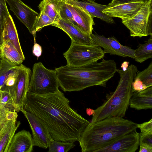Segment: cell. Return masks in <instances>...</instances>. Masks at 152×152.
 Masks as SVG:
<instances>
[{
  "mask_svg": "<svg viewBox=\"0 0 152 152\" xmlns=\"http://www.w3.org/2000/svg\"><path fill=\"white\" fill-rule=\"evenodd\" d=\"M70 102L59 89L41 95L28 92L23 109L43 122L53 140L74 142L90 122L72 108Z\"/></svg>",
  "mask_w": 152,
  "mask_h": 152,
  "instance_id": "obj_1",
  "label": "cell"
},
{
  "mask_svg": "<svg viewBox=\"0 0 152 152\" xmlns=\"http://www.w3.org/2000/svg\"><path fill=\"white\" fill-rule=\"evenodd\" d=\"M114 61L103 59L78 66L66 64L56 68L59 87L64 92L79 91L95 86L105 87L117 72Z\"/></svg>",
  "mask_w": 152,
  "mask_h": 152,
  "instance_id": "obj_2",
  "label": "cell"
},
{
  "mask_svg": "<svg viewBox=\"0 0 152 152\" xmlns=\"http://www.w3.org/2000/svg\"><path fill=\"white\" fill-rule=\"evenodd\" d=\"M137 124L121 117H108L90 122L79 141L82 152H96L123 135L136 130Z\"/></svg>",
  "mask_w": 152,
  "mask_h": 152,
  "instance_id": "obj_3",
  "label": "cell"
},
{
  "mask_svg": "<svg viewBox=\"0 0 152 152\" xmlns=\"http://www.w3.org/2000/svg\"><path fill=\"white\" fill-rule=\"evenodd\" d=\"M138 70L134 64L125 71L117 69L120 79L115 91L106 94L103 104L94 110L91 122L111 117H124L129 106L131 96V86Z\"/></svg>",
  "mask_w": 152,
  "mask_h": 152,
  "instance_id": "obj_4",
  "label": "cell"
},
{
  "mask_svg": "<svg viewBox=\"0 0 152 152\" xmlns=\"http://www.w3.org/2000/svg\"><path fill=\"white\" fill-rule=\"evenodd\" d=\"M59 85L56 70L47 68L40 62L34 64L28 92L44 95L54 93Z\"/></svg>",
  "mask_w": 152,
  "mask_h": 152,
  "instance_id": "obj_5",
  "label": "cell"
},
{
  "mask_svg": "<svg viewBox=\"0 0 152 152\" xmlns=\"http://www.w3.org/2000/svg\"><path fill=\"white\" fill-rule=\"evenodd\" d=\"M133 37L152 36V1H145L138 12L131 18L122 20Z\"/></svg>",
  "mask_w": 152,
  "mask_h": 152,
  "instance_id": "obj_6",
  "label": "cell"
},
{
  "mask_svg": "<svg viewBox=\"0 0 152 152\" xmlns=\"http://www.w3.org/2000/svg\"><path fill=\"white\" fill-rule=\"evenodd\" d=\"M105 54L101 47L97 45H87L71 43L63 55L67 65L78 66L97 62L103 58Z\"/></svg>",
  "mask_w": 152,
  "mask_h": 152,
  "instance_id": "obj_7",
  "label": "cell"
},
{
  "mask_svg": "<svg viewBox=\"0 0 152 152\" xmlns=\"http://www.w3.org/2000/svg\"><path fill=\"white\" fill-rule=\"evenodd\" d=\"M17 82L13 93L10 94L14 111L19 112L23 109L28 93L31 71L22 64L20 65Z\"/></svg>",
  "mask_w": 152,
  "mask_h": 152,
  "instance_id": "obj_8",
  "label": "cell"
},
{
  "mask_svg": "<svg viewBox=\"0 0 152 152\" xmlns=\"http://www.w3.org/2000/svg\"><path fill=\"white\" fill-rule=\"evenodd\" d=\"M27 119L32 132L34 146L48 148L53 139L45 124L38 117L23 109L20 111Z\"/></svg>",
  "mask_w": 152,
  "mask_h": 152,
  "instance_id": "obj_9",
  "label": "cell"
},
{
  "mask_svg": "<svg viewBox=\"0 0 152 152\" xmlns=\"http://www.w3.org/2000/svg\"><path fill=\"white\" fill-rule=\"evenodd\" d=\"M91 36L97 45L103 48L105 53L129 57L134 59V50L122 45L114 37L107 38L103 35L92 33Z\"/></svg>",
  "mask_w": 152,
  "mask_h": 152,
  "instance_id": "obj_10",
  "label": "cell"
},
{
  "mask_svg": "<svg viewBox=\"0 0 152 152\" xmlns=\"http://www.w3.org/2000/svg\"><path fill=\"white\" fill-rule=\"evenodd\" d=\"M6 1L14 15L26 26L34 37H36V32L34 26L39 14L21 0H6Z\"/></svg>",
  "mask_w": 152,
  "mask_h": 152,
  "instance_id": "obj_11",
  "label": "cell"
},
{
  "mask_svg": "<svg viewBox=\"0 0 152 152\" xmlns=\"http://www.w3.org/2000/svg\"><path fill=\"white\" fill-rule=\"evenodd\" d=\"M139 145V133L136 130L121 136L96 152H135Z\"/></svg>",
  "mask_w": 152,
  "mask_h": 152,
  "instance_id": "obj_12",
  "label": "cell"
},
{
  "mask_svg": "<svg viewBox=\"0 0 152 152\" xmlns=\"http://www.w3.org/2000/svg\"><path fill=\"white\" fill-rule=\"evenodd\" d=\"M51 26L57 27L65 32L70 38L71 43L87 45H97L91 36L82 31L69 21L60 19Z\"/></svg>",
  "mask_w": 152,
  "mask_h": 152,
  "instance_id": "obj_13",
  "label": "cell"
},
{
  "mask_svg": "<svg viewBox=\"0 0 152 152\" xmlns=\"http://www.w3.org/2000/svg\"><path fill=\"white\" fill-rule=\"evenodd\" d=\"M0 62V90L13 91L17 82L20 65H12L1 60Z\"/></svg>",
  "mask_w": 152,
  "mask_h": 152,
  "instance_id": "obj_14",
  "label": "cell"
},
{
  "mask_svg": "<svg viewBox=\"0 0 152 152\" xmlns=\"http://www.w3.org/2000/svg\"><path fill=\"white\" fill-rule=\"evenodd\" d=\"M144 1L127 3L106 7L102 12L111 17L129 19L134 16L139 11Z\"/></svg>",
  "mask_w": 152,
  "mask_h": 152,
  "instance_id": "obj_15",
  "label": "cell"
},
{
  "mask_svg": "<svg viewBox=\"0 0 152 152\" xmlns=\"http://www.w3.org/2000/svg\"><path fill=\"white\" fill-rule=\"evenodd\" d=\"M66 3L79 7L88 12L94 18L96 17L110 23H115L112 17L102 12V11L107 7V5L99 4L94 0H65Z\"/></svg>",
  "mask_w": 152,
  "mask_h": 152,
  "instance_id": "obj_16",
  "label": "cell"
},
{
  "mask_svg": "<svg viewBox=\"0 0 152 152\" xmlns=\"http://www.w3.org/2000/svg\"><path fill=\"white\" fill-rule=\"evenodd\" d=\"M67 6L72 14L76 27L91 36L93 26L95 25L93 18L88 12L79 7L69 4H67Z\"/></svg>",
  "mask_w": 152,
  "mask_h": 152,
  "instance_id": "obj_17",
  "label": "cell"
},
{
  "mask_svg": "<svg viewBox=\"0 0 152 152\" xmlns=\"http://www.w3.org/2000/svg\"><path fill=\"white\" fill-rule=\"evenodd\" d=\"M32 136L25 130H21L13 137L7 152H31L33 150Z\"/></svg>",
  "mask_w": 152,
  "mask_h": 152,
  "instance_id": "obj_18",
  "label": "cell"
},
{
  "mask_svg": "<svg viewBox=\"0 0 152 152\" xmlns=\"http://www.w3.org/2000/svg\"><path fill=\"white\" fill-rule=\"evenodd\" d=\"M129 105L137 110L152 108V86L139 92L132 93Z\"/></svg>",
  "mask_w": 152,
  "mask_h": 152,
  "instance_id": "obj_19",
  "label": "cell"
},
{
  "mask_svg": "<svg viewBox=\"0 0 152 152\" xmlns=\"http://www.w3.org/2000/svg\"><path fill=\"white\" fill-rule=\"evenodd\" d=\"M0 60L13 66H19L25 59L9 40L4 41L0 46Z\"/></svg>",
  "mask_w": 152,
  "mask_h": 152,
  "instance_id": "obj_20",
  "label": "cell"
},
{
  "mask_svg": "<svg viewBox=\"0 0 152 152\" xmlns=\"http://www.w3.org/2000/svg\"><path fill=\"white\" fill-rule=\"evenodd\" d=\"M3 38V42L5 40L9 41L21 55L25 57L20 45L14 22L10 15L8 17L4 23Z\"/></svg>",
  "mask_w": 152,
  "mask_h": 152,
  "instance_id": "obj_21",
  "label": "cell"
},
{
  "mask_svg": "<svg viewBox=\"0 0 152 152\" xmlns=\"http://www.w3.org/2000/svg\"><path fill=\"white\" fill-rule=\"evenodd\" d=\"M20 124L17 119L10 121L0 135V152H7L15 133Z\"/></svg>",
  "mask_w": 152,
  "mask_h": 152,
  "instance_id": "obj_22",
  "label": "cell"
},
{
  "mask_svg": "<svg viewBox=\"0 0 152 152\" xmlns=\"http://www.w3.org/2000/svg\"><path fill=\"white\" fill-rule=\"evenodd\" d=\"M63 0H42L38 7L40 11L43 12L52 20L53 23H55L60 19L59 10Z\"/></svg>",
  "mask_w": 152,
  "mask_h": 152,
  "instance_id": "obj_23",
  "label": "cell"
},
{
  "mask_svg": "<svg viewBox=\"0 0 152 152\" xmlns=\"http://www.w3.org/2000/svg\"><path fill=\"white\" fill-rule=\"evenodd\" d=\"M150 36L144 44H139L134 50V59L138 62L141 63L152 58V36Z\"/></svg>",
  "mask_w": 152,
  "mask_h": 152,
  "instance_id": "obj_24",
  "label": "cell"
},
{
  "mask_svg": "<svg viewBox=\"0 0 152 152\" xmlns=\"http://www.w3.org/2000/svg\"><path fill=\"white\" fill-rule=\"evenodd\" d=\"M73 142L58 141L52 139L48 147L49 152H67L73 148Z\"/></svg>",
  "mask_w": 152,
  "mask_h": 152,
  "instance_id": "obj_25",
  "label": "cell"
},
{
  "mask_svg": "<svg viewBox=\"0 0 152 152\" xmlns=\"http://www.w3.org/2000/svg\"><path fill=\"white\" fill-rule=\"evenodd\" d=\"M10 15L6 0H0V46L3 42V33L4 23Z\"/></svg>",
  "mask_w": 152,
  "mask_h": 152,
  "instance_id": "obj_26",
  "label": "cell"
},
{
  "mask_svg": "<svg viewBox=\"0 0 152 152\" xmlns=\"http://www.w3.org/2000/svg\"><path fill=\"white\" fill-rule=\"evenodd\" d=\"M135 78L141 80L147 88L152 86V62L143 71H138Z\"/></svg>",
  "mask_w": 152,
  "mask_h": 152,
  "instance_id": "obj_27",
  "label": "cell"
},
{
  "mask_svg": "<svg viewBox=\"0 0 152 152\" xmlns=\"http://www.w3.org/2000/svg\"><path fill=\"white\" fill-rule=\"evenodd\" d=\"M53 23L52 20L43 12L40 11L37 17L34 24L35 32L40 31L43 27L51 25Z\"/></svg>",
  "mask_w": 152,
  "mask_h": 152,
  "instance_id": "obj_28",
  "label": "cell"
},
{
  "mask_svg": "<svg viewBox=\"0 0 152 152\" xmlns=\"http://www.w3.org/2000/svg\"><path fill=\"white\" fill-rule=\"evenodd\" d=\"M65 1L63 0L62 1L59 7V14L60 19L69 21L76 26L72 14Z\"/></svg>",
  "mask_w": 152,
  "mask_h": 152,
  "instance_id": "obj_29",
  "label": "cell"
},
{
  "mask_svg": "<svg viewBox=\"0 0 152 152\" xmlns=\"http://www.w3.org/2000/svg\"><path fill=\"white\" fill-rule=\"evenodd\" d=\"M11 120V110L0 103V123Z\"/></svg>",
  "mask_w": 152,
  "mask_h": 152,
  "instance_id": "obj_30",
  "label": "cell"
},
{
  "mask_svg": "<svg viewBox=\"0 0 152 152\" xmlns=\"http://www.w3.org/2000/svg\"><path fill=\"white\" fill-rule=\"evenodd\" d=\"M142 144L152 147V132L139 133V145Z\"/></svg>",
  "mask_w": 152,
  "mask_h": 152,
  "instance_id": "obj_31",
  "label": "cell"
},
{
  "mask_svg": "<svg viewBox=\"0 0 152 152\" xmlns=\"http://www.w3.org/2000/svg\"><path fill=\"white\" fill-rule=\"evenodd\" d=\"M147 87L140 80L134 78L131 86V92H139L143 91Z\"/></svg>",
  "mask_w": 152,
  "mask_h": 152,
  "instance_id": "obj_32",
  "label": "cell"
},
{
  "mask_svg": "<svg viewBox=\"0 0 152 152\" xmlns=\"http://www.w3.org/2000/svg\"><path fill=\"white\" fill-rule=\"evenodd\" d=\"M140 130V133H146L152 132V118L148 122L137 124V128Z\"/></svg>",
  "mask_w": 152,
  "mask_h": 152,
  "instance_id": "obj_33",
  "label": "cell"
},
{
  "mask_svg": "<svg viewBox=\"0 0 152 152\" xmlns=\"http://www.w3.org/2000/svg\"><path fill=\"white\" fill-rule=\"evenodd\" d=\"M146 0H112L107 5V7H111L114 6L138 1H144Z\"/></svg>",
  "mask_w": 152,
  "mask_h": 152,
  "instance_id": "obj_34",
  "label": "cell"
},
{
  "mask_svg": "<svg viewBox=\"0 0 152 152\" xmlns=\"http://www.w3.org/2000/svg\"><path fill=\"white\" fill-rule=\"evenodd\" d=\"M35 38L34 37V44L33 48L32 53L38 59L42 55V50L41 46L36 42Z\"/></svg>",
  "mask_w": 152,
  "mask_h": 152,
  "instance_id": "obj_35",
  "label": "cell"
},
{
  "mask_svg": "<svg viewBox=\"0 0 152 152\" xmlns=\"http://www.w3.org/2000/svg\"><path fill=\"white\" fill-rule=\"evenodd\" d=\"M139 145V152H152V147L142 144Z\"/></svg>",
  "mask_w": 152,
  "mask_h": 152,
  "instance_id": "obj_36",
  "label": "cell"
},
{
  "mask_svg": "<svg viewBox=\"0 0 152 152\" xmlns=\"http://www.w3.org/2000/svg\"><path fill=\"white\" fill-rule=\"evenodd\" d=\"M129 62L127 61H124L121 64V67L124 71H125L129 67Z\"/></svg>",
  "mask_w": 152,
  "mask_h": 152,
  "instance_id": "obj_37",
  "label": "cell"
},
{
  "mask_svg": "<svg viewBox=\"0 0 152 152\" xmlns=\"http://www.w3.org/2000/svg\"><path fill=\"white\" fill-rule=\"evenodd\" d=\"M87 115L90 116L92 115L94 113V110L90 108H87L86 110Z\"/></svg>",
  "mask_w": 152,
  "mask_h": 152,
  "instance_id": "obj_38",
  "label": "cell"
},
{
  "mask_svg": "<svg viewBox=\"0 0 152 152\" xmlns=\"http://www.w3.org/2000/svg\"><path fill=\"white\" fill-rule=\"evenodd\" d=\"M1 63L0 62V69L1 68Z\"/></svg>",
  "mask_w": 152,
  "mask_h": 152,
  "instance_id": "obj_39",
  "label": "cell"
},
{
  "mask_svg": "<svg viewBox=\"0 0 152 152\" xmlns=\"http://www.w3.org/2000/svg\"></svg>",
  "mask_w": 152,
  "mask_h": 152,
  "instance_id": "obj_40",
  "label": "cell"
}]
</instances>
